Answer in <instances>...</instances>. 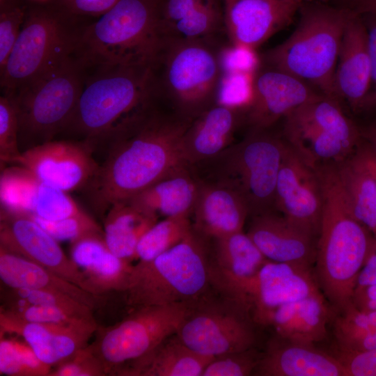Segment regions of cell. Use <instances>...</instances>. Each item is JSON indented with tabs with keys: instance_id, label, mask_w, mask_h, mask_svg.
I'll use <instances>...</instances> for the list:
<instances>
[{
	"instance_id": "cell-34",
	"label": "cell",
	"mask_w": 376,
	"mask_h": 376,
	"mask_svg": "<svg viewBox=\"0 0 376 376\" xmlns=\"http://www.w3.org/2000/svg\"><path fill=\"white\" fill-rule=\"evenodd\" d=\"M213 359L191 350L175 333L153 352L143 365L139 376H202Z\"/></svg>"
},
{
	"instance_id": "cell-19",
	"label": "cell",
	"mask_w": 376,
	"mask_h": 376,
	"mask_svg": "<svg viewBox=\"0 0 376 376\" xmlns=\"http://www.w3.org/2000/svg\"><path fill=\"white\" fill-rule=\"evenodd\" d=\"M305 0H224L231 45L254 50L290 23Z\"/></svg>"
},
{
	"instance_id": "cell-14",
	"label": "cell",
	"mask_w": 376,
	"mask_h": 376,
	"mask_svg": "<svg viewBox=\"0 0 376 376\" xmlns=\"http://www.w3.org/2000/svg\"><path fill=\"white\" fill-rule=\"evenodd\" d=\"M311 269L267 261L251 279L219 292L244 306L255 324L269 326L280 306L320 292Z\"/></svg>"
},
{
	"instance_id": "cell-55",
	"label": "cell",
	"mask_w": 376,
	"mask_h": 376,
	"mask_svg": "<svg viewBox=\"0 0 376 376\" xmlns=\"http://www.w3.org/2000/svg\"><path fill=\"white\" fill-rule=\"evenodd\" d=\"M320 1H322V2H328V1H344V0H319Z\"/></svg>"
},
{
	"instance_id": "cell-3",
	"label": "cell",
	"mask_w": 376,
	"mask_h": 376,
	"mask_svg": "<svg viewBox=\"0 0 376 376\" xmlns=\"http://www.w3.org/2000/svg\"><path fill=\"white\" fill-rule=\"evenodd\" d=\"M298 24L281 44L264 52L265 66L289 73L321 93L338 99L334 86L343 36L354 12L344 6L305 0Z\"/></svg>"
},
{
	"instance_id": "cell-20",
	"label": "cell",
	"mask_w": 376,
	"mask_h": 376,
	"mask_svg": "<svg viewBox=\"0 0 376 376\" xmlns=\"http://www.w3.org/2000/svg\"><path fill=\"white\" fill-rule=\"evenodd\" d=\"M98 327L97 323L62 325L29 322L0 311V332L20 337L52 368L87 346Z\"/></svg>"
},
{
	"instance_id": "cell-17",
	"label": "cell",
	"mask_w": 376,
	"mask_h": 376,
	"mask_svg": "<svg viewBox=\"0 0 376 376\" xmlns=\"http://www.w3.org/2000/svg\"><path fill=\"white\" fill-rule=\"evenodd\" d=\"M58 242L29 214L1 210L0 247L40 265L91 293L83 273Z\"/></svg>"
},
{
	"instance_id": "cell-40",
	"label": "cell",
	"mask_w": 376,
	"mask_h": 376,
	"mask_svg": "<svg viewBox=\"0 0 376 376\" xmlns=\"http://www.w3.org/2000/svg\"><path fill=\"white\" fill-rule=\"evenodd\" d=\"M262 354L254 347L244 351L214 357L205 368L202 376H246L253 373Z\"/></svg>"
},
{
	"instance_id": "cell-36",
	"label": "cell",
	"mask_w": 376,
	"mask_h": 376,
	"mask_svg": "<svg viewBox=\"0 0 376 376\" xmlns=\"http://www.w3.org/2000/svg\"><path fill=\"white\" fill-rule=\"evenodd\" d=\"M40 181L22 166L3 170L1 175V210L32 214Z\"/></svg>"
},
{
	"instance_id": "cell-2",
	"label": "cell",
	"mask_w": 376,
	"mask_h": 376,
	"mask_svg": "<svg viewBox=\"0 0 376 376\" xmlns=\"http://www.w3.org/2000/svg\"><path fill=\"white\" fill-rule=\"evenodd\" d=\"M322 209L317 243V282L339 311L351 302L357 278L368 254L373 234L354 217L336 164L317 168Z\"/></svg>"
},
{
	"instance_id": "cell-27",
	"label": "cell",
	"mask_w": 376,
	"mask_h": 376,
	"mask_svg": "<svg viewBox=\"0 0 376 376\" xmlns=\"http://www.w3.org/2000/svg\"><path fill=\"white\" fill-rule=\"evenodd\" d=\"M163 39L216 38L225 31L224 0H162Z\"/></svg>"
},
{
	"instance_id": "cell-48",
	"label": "cell",
	"mask_w": 376,
	"mask_h": 376,
	"mask_svg": "<svg viewBox=\"0 0 376 376\" xmlns=\"http://www.w3.org/2000/svg\"><path fill=\"white\" fill-rule=\"evenodd\" d=\"M252 50L233 45L226 46L221 54V63L224 73L241 72H248L253 65V59L251 58Z\"/></svg>"
},
{
	"instance_id": "cell-6",
	"label": "cell",
	"mask_w": 376,
	"mask_h": 376,
	"mask_svg": "<svg viewBox=\"0 0 376 376\" xmlns=\"http://www.w3.org/2000/svg\"><path fill=\"white\" fill-rule=\"evenodd\" d=\"M225 47L219 38L163 39L152 64L157 97L190 120L217 104Z\"/></svg>"
},
{
	"instance_id": "cell-49",
	"label": "cell",
	"mask_w": 376,
	"mask_h": 376,
	"mask_svg": "<svg viewBox=\"0 0 376 376\" xmlns=\"http://www.w3.org/2000/svg\"><path fill=\"white\" fill-rule=\"evenodd\" d=\"M368 31L371 68V86L365 109H376V13L363 15Z\"/></svg>"
},
{
	"instance_id": "cell-44",
	"label": "cell",
	"mask_w": 376,
	"mask_h": 376,
	"mask_svg": "<svg viewBox=\"0 0 376 376\" xmlns=\"http://www.w3.org/2000/svg\"><path fill=\"white\" fill-rule=\"evenodd\" d=\"M251 79L247 72H233L223 74L217 104L246 109L251 98Z\"/></svg>"
},
{
	"instance_id": "cell-52",
	"label": "cell",
	"mask_w": 376,
	"mask_h": 376,
	"mask_svg": "<svg viewBox=\"0 0 376 376\" xmlns=\"http://www.w3.org/2000/svg\"><path fill=\"white\" fill-rule=\"evenodd\" d=\"M352 303L357 308L362 311H376V285L355 289Z\"/></svg>"
},
{
	"instance_id": "cell-10",
	"label": "cell",
	"mask_w": 376,
	"mask_h": 376,
	"mask_svg": "<svg viewBox=\"0 0 376 376\" xmlns=\"http://www.w3.org/2000/svg\"><path fill=\"white\" fill-rule=\"evenodd\" d=\"M285 146V139L267 130L251 129L241 141L205 161L211 162L212 168V178L206 180L235 189L246 202L251 217L273 211Z\"/></svg>"
},
{
	"instance_id": "cell-31",
	"label": "cell",
	"mask_w": 376,
	"mask_h": 376,
	"mask_svg": "<svg viewBox=\"0 0 376 376\" xmlns=\"http://www.w3.org/2000/svg\"><path fill=\"white\" fill-rule=\"evenodd\" d=\"M198 180L184 166L157 182L130 201L140 208L165 217L192 214Z\"/></svg>"
},
{
	"instance_id": "cell-38",
	"label": "cell",
	"mask_w": 376,
	"mask_h": 376,
	"mask_svg": "<svg viewBox=\"0 0 376 376\" xmlns=\"http://www.w3.org/2000/svg\"><path fill=\"white\" fill-rule=\"evenodd\" d=\"M84 212L68 192L40 182L31 215L53 221L77 216Z\"/></svg>"
},
{
	"instance_id": "cell-22",
	"label": "cell",
	"mask_w": 376,
	"mask_h": 376,
	"mask_svg": "<svg viewBox=\"0 0 376 376\" xmlns=\"http://www.w3.org/2000/svg\"><path fill=\"white\" fill-rule=\"evenodd\" d=\"M247 235L270 261L311 269L316 260L315 237L274 210L252 216Z\"/></svg>"
},
{
	"instance_id": "cell-42",
	"label": "cell",
	"mask_w": 376,
	"mask_h": 376,
	"mask_svg": "<svg viewBox=\"0 0 376 376\" xmlns=\"http://www.w3.org/2000/svg\"><path fill=\"white\" fill-rule=\"evenodd\" d=\"M19 124L13 98L0 97V159L2 163L14 162L20 155Z\"/></svg>"
},
{
	"instance_id": "cell-45",
	"label": "cell",
	"mask_w": 376,
	"mask_h": 376,
	"mask_svg": "<svg viewBox=\"0 0 376 376\" xmlns=\"http://www.w3.org/2000/svg\"><path fill=\"white\" fill-rule=\"evenodd\" d=\"M49 376H106L103 366L89 344L52 368Z\"/></svg>"
},
{
	"instance_id": "cell-25",
	"label": "cell",
	"mask_w": 376,
	"mask_h": 376,
	"mask_svg": "<svg viewBox=\"0 0 376 376\" xmlns=\"http://www.w3.org/2000/svg\"><path fill=\"white\" fill-rule=\"evenodd\" d=\"M246 109L215 104L195 118L182 139V152L189 166L213 158L230 146L245 118Z\"/></svg>"
},
{
	"instance_id": "cell-32",
	"label": "cell",
	"mask_w": 376,
	"mask_h": 376,
	"mask_svg": "<svg viewBox=\"0 0 376 376\" xmlns=\"http://www.w3.org/2000/svg\"><path fill=\"white\" fill-rule=\"evenodd\" d=\"M328 317L324 298L318 292L279 307L272 316L269 326L281 338L314 344L326 336Z\"/></svg>"
},
{
	"instance_id": "cell-5",
	"label": "cell",
	"mask_w": 376,
	"mask_h": 376,
	"mask_svg": "<svg viewBox=\"0 0 376 376\" xmlns=\"http://www.w3.org/2000/svg\"><path fill=\"white\" fill-rule=\"evenodd\" d=\"M162 0H119L78 33L84 67L152 65L162 45Z\"/></svg>"
},
{
	"instance_id": "cell-29",
	"label": "cell",
	"mask_w": 376,
	"mask_h": 376,
	"mask_svg": "<svg viewBox=\"0 0 376 376\" xmlns=\"http://www.w3.org/2000/svg\"><path fill=\"white\" fill-rule=\"evenodd\" d=\"M268 259L242 231L211 240L212 288L221 291L256 275Z\"/></svg>"
},
{
	"instance_id": "cell-53",
	"label": "cell",
	"mask_w": 376,
	"mask_h": 376,
	"mask_svg": "<svg viewBox=\"0 0 376 376\" xmlns=\"http://www.w3.org/2000/svg\"><path fill=\"white\" fill-rule=\"evenodd\" d=\"M355 13L363 15L376 13V0H344L340 1Z\"/></svg>"
},
{
	"instance_id": "cell-35",
	"label": "cell",
	"mask_w": 376,
	"mask_h": 376,
	"mask_svg": "<svg viewBox=\"0 0 376 376\" xmlns=\"http://www.w3.org/2000/svg\"><path fill=\"white\" fill-rule=\"evenodd\" d=\"M189 216L165 217L157 221L141 237L136 250V259L146 262L181 242L192 230Z\"/></svg>"
},
{
	"instance_id": "cell-8",
	"label": "cell",
	"mask_w": 376,
	"mask_h": 376,
	"mask_svg": "<svg viewBox=\"0 0 376 376\" xmlns=\"http://www.w3.org/2000/svg\"><path fill=\"white\" fill-rule=\"evenodd\" d=\"M191 304L177 302L135 308L116 324L98 327L89 345L106 375L139 376L153 352L177 332Z\"/></svg>"
},
{
	"instance_id": "cell-33",
	"label": "cell",
	"mask_w": 376,
	"mask_h": 376,
	"mask_svg": "<svg viewBox=\"0 0 376 376\" xmlns=\"http://www.w3.org/2000/svg\"><path fill=\"white\" fill-rule=\"evenodd\" d=\"M158 218L130 201L113 204L104 221V238L108 248L116 256L132 263L136 259L140 240Z\"/></svg>"
},
{
	"instance_id": "cell-23",
	"label": "cell",
	"mask_w": 376,
	"mask_h": 376,
	"mask_svg": "<svg viewBox=\"0 0 376 376\" xmlns=\"http://www.w3.org/2000/svg\"><path fill=\"white\" fill-rule=\"evenodd\" d=\"M197 179L199 187L192 212L194 230L209 240L242 231L249 215L242 197L225 184Z\"/></svg>"
},
{
	"instance_id": "cell-1",
	"label": "cell",
	"mask_w": 376,
	"mask_h": 376,
	"mask_svg": "<svg viewBox=\"0 0 376 376\" xmlns=\"http://www.w3.org/2000/svg\"><path fill=\"white\" fill-rule=\"evenodd\" d=\"M108 140L104 160L86 187L94 207L105 213L184 166L182 136L192 120L155 102Z\"/></svg>"
},
{
	"instance_id": "cell-9",
	"label": "cell",
	"mask_w": 376,
	"mask_h": 376,
	"mask_svg": "<svg viewBox=\"0 0 376 376\" xmlns=\"http://www.w3.org/2000/svg\"><path fill=\"white\" fill-rule=\"evenodd\" d=\"M64 6H28L19 36L3 68L1 86L13 96L75 52L78 33Z\"/></svg>"
},
{
	"instance_id": "cell-13",
	"label": "cell",
	"mask_w": 376,
	"mask_h": 376,
	"mask_svg": "<svg viewBox=\"0 0 376 376\" xmlns=\"http://www.w3.org/2000/svg\"><path fill=\"white\" fill-rule=\"evenodd\" d=\"M221 295L214 298L209 292L192 302L176 332L189 347L208 357L244 351L256 341L255 322L247 310Z\"/></svg>"
},
{
	"instance_id": "cell-41",
	"label": "cell",
	"mask_w": 376,
	"mask_h": 376,
	"mask_svg": "<svg viewBox=\"0 0 376 376\" xmlns=\"http://www.w3.org/2000/svg\"><path fill=\"white\" fill-rule=\"evenodd\" d=\"M57 241L70 242L94 233H104L100 225L86 212L58 221H47L29 214Z\"/></svg>"
},
{
	"instance_id": "cell-43",
	"label": "cell",
	"mask_w": 376,
	"mask_h": 376,
	"mask_svg": "<svg viewBox=\"0 0 376 376\" xmlns=\"http://www.w3.org/2000/svg\"><path fill=\"white\" fill-rule=\"evenodd\" d=\"M8 289L10 294L26 300L29 304L55 307L75 315L94 318L93 308L68 295L42 290Z\"/></svg>"
},
{
	"instance_id": "cell-24",
	"label": "cell",
	"mask_w": 376,
	"mask_h": 376,
	"mask_svg": "<svg viewBox=\"0 0 376 376\" xmlns=\"http://www.w3.org/2000/svg\"><path fill=\"white\" fill-rule=\"evenodd\" d=\"M70 253L92 294L107 297L127 290L134 265L109 250L104 233L91 234L70 242Z\"/></svg>"
},
{
	"instance_id": "cell-47",
	"label": "cell",
	"mask_w": 376,
	"mask_h": 376,
	"mask_svg": "<svg viewBox=\"0 0 376 376\" xmlns=\"http://www.w3.org/2000/svg\"><path fill=\"white\" fill-rule=\"evenodd\" d=\"M340 351L357 352L376 349V331L334 328Z\"/></svg>"
},
{
	"instance_id": "cell-12",
	"label": "cell",
	"mask_w": 376,
	"mask_h": 376,
	"mask_svg": "<svg viewBox=\"0 0 376 376\" xmlns=\"http://www.w3.org/2000/svg\"><path fill=\"white\" fill-rule=\"evenodd\" d=\"M284 118L285 141L313 168L343 161L361 141L360 127L336 98L321 95Z\"/></svg>"
},
{
	"instance_id": "cell-18",
	"label": "cell",
	"mask_w": 376,
	"mask_h": 376,
	"mask_svg": "<svg viewBox=\"0 0 376 376\" xmlns=\"http://www.w3.org/2000/svg\"><path fill=\"white\" fill-rule=\"evenodd\" d=\"M307 82L285 72L265 66L251 77V98L245 120L251 129L267 130L295 109L318 97Z\"/></svg>"
},
{
	"instance_id": "cell-46",
	"label": "cell",
	"mask_w": 376,
	"mask_h": 376,
	"mask_svg": "<svg viewBox=\"0 0 376 376\" xmlns=\"http://www.w3.org/2000/svg\"><path fill=\"white\" fill-rule=\"evenodd\" d=\"M346 376H376V349L357 352L340 351L336 356Z\"/></svg>"
},
{
	"instance_id": "cell-4",
	"label": "cell",
	"mask_w": 376,
	"mask_h": 376,
	"mask_svg": "<svg viewBox=\"0 0 376 376\" xmlns=\"http://www.w3.org/2000/svg\"><path fill=\"white\" fill-rule=\"evenodd\" d=\"M99 70L84 84L65 130L83 136L92 146L109 140L156 99L152 65Z\"/></svg>"
},
{
	"instance_id": "cell-30",
	"label": "cell",
	"mask_w": 376,
	"mask_h": 376,
	"mask_svg": "<svg viewBox=\"0 0 376 376\" xmlns=\"http://www.w3.org/2000/svg\"><path fill=\"white\" fill-rule=\"evenodd\" d=\"M0 278L8 288L35 289L62 293L88 305L93 310L102 306L107 298L91 294L40 265L1 247Z\"/></svg>"
},
{
	"instance_id": "cell-54",
	"label": "cell",
	"mask_w": 376,
	"mask_h": 376,
	"mask_svg": "<svg viewBox=\"0 0 376 376\" xmlns=\"http://www.w3.org/2000/svg\"><path fill=\"white\" fill-rule=\"evenodd\" d=\"M363 141L376 155V120L363 128H361Z\"/></svg>"
},
{
	"instance_id": "cell-26",
	"label": "cell",
	"mask_w": 376,
	"mask_h": 376,
	"mask_svg": "<svg viewBox=\"0 0 376 376\" xmlns=\"http://www.w3.org/2000/svg\"><path fill=\"white\" fill-rule=\"evenodd\" d=\"M262 376H346L336 357L307 344L288 340L277 336L262 354L254 370Z\"/></svg>"
},
{
	"instance_id": "cell-28",
	"label": "cell",
	"mask_w": 376,
	"mask_h": 376,
	"mask_svg": "<svg viewBox=\"0 0 376 376\" xmlns=\"http://www.w3.org/2000/svg\"><path fill=\"white\" fill-rule=\"evenodd\" d=\"M336 167L354 218L376 235V155L362 139Z\"/></svg>"
},
{
	"instance_id": "cell-7",
	"label": "cell",
	"mask_w": 376,
	"mask_h": 376,
	"mask_svg": "<svg viewBox=\"0 0 376 376\" xmlns=\"http://www.w3.org/2000/svg\"><path fill=\"white\" fill-rule=\"evenodd\" d=\"M211 240L194 228L178 244L149 261L133 266L127 290L126 306L135 308L177 302H194L207 293Z\"/></svg>"
},
{
	"instance_id": "cell-37",
	"label": "cell",
	"mask_w": 376,
	"mask_h": 376,
	"mask_svg": "<svg viewBox=\"0 0 376 376\" xmlns=\"http://www.w3.org/2000/svg\"><path fill=\"white\" fill-rule=\"evenodd\" d=\"M0 334L1 375L49 376L52 368L44 363L24 340Z\"/></svg>"
},
{
	"instance_id": "cell-11",
	"label": "cell",
	"mask_w": 376,
	"mask_h": 376,
	"mask_svg": "<svg viewBox=\"0 0 376 376\" xmlns=\"http://www.w3.org/2000/svg\"><path fill=\"white\" fill-rule=\"evenodd\" d=\"M83 68L71 55L10 96L18 119L19 144L26 141L31 148L66 130L84 86Z\"/></svg>"
},
{
	"instance_id": "cell-21",
	"label": "cell",
	"mask_w": 376,
	"mask_h": 376,
	"mask_svg": "<svg viewBox=\"0 0 376 376\" xmlns=\"http://www.w3.org/2000/svg\"><path fill=\"white\" fill-rule=\"evenodd\" d=\"M338 60L336 97L345 100L354 111L365 109L371 86L368 31L362 16L354 12L347 24Z\"/></svg>"
},
{
	"instance_id": "cell-51",
	"label": "cell",
	"mask_w": 376,
	"mask_h": 376,
	"mask_svg": "<svg viewBox=\"0 0 376 376\" xmlns=\"http://www.w3.org/2000/svg\"><path fill=\"white\" fill-rule=\"evenodd\" d=\"M373 235L368 254L357 278L354 290L376 285V235Z\"/></svg>"
},
{
	"instance_id": "cell-39",
	"label": "cell",
	"mask_w": 376,
	"mask_h": 376,
	"mask_svg": "<svg viewBox=\"0 0 376 376\" xmlns=\"http://www.w3.org/2000/svg\"><path fill=\"white\" fill-rule=\"evenodd\" d=\"M27 8L22 0H0V70L19 36Z\"/></svg>"
},
{
	"instance_id": "cell-15",
	"label": "cell",
	"mask_w": 376,
	"mask_h": 376,
	"mask_svg": "<svg viewBox=\"0 0 376 376\" xmlns=\"http://www.w3.org/2000/svg\"><path fill=\"white\" fill-rule=\"evenodd\" d=\"M87 142L49 141L21 152L14 163L30 171L39 181L70 192L86 188L98 164Z\"/></svg>"
},
{
	"instance_id": "cell-50",
	"label": "cell",
	"mask_w": 376,
	"mask_h": 376,
	"mask_svg": "<svg viewBox=\"0 0 376 376\" xmlns=\"http://www.w3.org/2000/svg\"><path fill=\"white\" fill-rule=\"evenodd\" d=\"M119 0H66L65 7L73 15L100 17Z\"/></svg>"
},
{
	"instance_id": "cell-16",
	"label": "cell",
	"mask_w": 376,
	"mask_h": 376,
	"mask_svg": "<svg viewBox=\"0 0 376 376\" xmlns=\"http://www.w3.org/2000/svg\"><path fill=\"white\" fill-rule=\"evenodd\" d=\"M322 194L316 168L285 141L275 191V210L313 237L319 236Z\"/></svg>"
}]
</instances>
